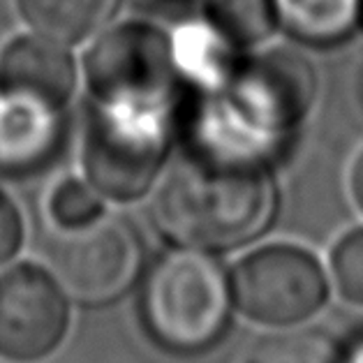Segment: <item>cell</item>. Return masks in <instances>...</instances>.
<instances>
[{"label":"cell","mask_w":363,"mask_h":363,"mask_svg":"<svg viewBox=\"0 0 363 363\" xmlns=\"http://www.w3.org/2000/svg\"><path fill=\"white\" fill-rule=\"evenodd\" d=\"M280 26L315 47H331L361 28V0H276Z\"/></svg>","instance_id":"8fae6325"},{"label":"cell","mask_w":363,"mask_h":363,"mask_svg":"<svg viewBox=\"0 0 363 363\" xmlns=\"http://www.w3.org/2000/svg\"><path fill=\"white\" fill-rule=\"evenodd\" d=\"M361 26H363V0H361Z\"/></svg>","instance_id":"ffe728a7"},{"label":"cell","mask_w":363,"mask_h":363,"mask_svg":"<svg viewBox=\"0 0 363 363\" xmlns=\"http://www.w3.org/2000/svg\"><path fill=\"white\" fill-rule=\"evenodd\" d=\"M16 5L44 38L72 44L100 30L116 12L118 0H16Z\"/></svg>","instance_id":"7c38bea8"},{"label":"cell","mask_w":363,"mask_h":363,"mask_svg":"<svg viewBox=\"0 0 363 363\" xmlns=\"http://www.w3.org/2000/svg\"><path fill=\"white\" fill-rule=\"evenodd\" d=\"M361 91H363V84H361Z\"/></svg>","instance_id":"44dd1931"},{"label":"cell","mask_w":363,"mask_h":363,"mask_svg":"<svg viewBox=\"0 0 363 363\" xmlns=\"http://www.w3.org/2000/svg\"><path fill=\"white\" fill-rule=\"evenodd\" d=\"M229 282L236 313L267 329L310 324L333 294L320 257L296 243L255 247L234 264Z\"/></svg>","instance_id":"277c9868"},{"label":"cell","mask_w":363,"mask_h":363,"mask_svg":"<svg viewBox=\"0 0 363 363\" xmlns=\"http://www.w3.org/2000/svg\"><path fill=\"white\" fill-rule=\"evenodd\" d=\"M347 190H350L352 203L359 208V213L363 216V148L359 150V155L352 160L350 174H347Z\"/></svg>","instance_id":"ac0fdd59"},{"label":"cell","mask_w":363,"mask_h":363,"mask_svg":"<svg viewBox=\"0 0 363 363\" xmlns=\"http://www.w3.org/2000/svg\"><path fill=\"white\" fill-rule=\"evenodd\" d=\"M340 345L338 335L315 324L271 329L255 342L245 363H340Z\"/></svg>","instance_id":"4fadbf2b"},{"label":"cell","mask_w":363,"mask_h":363,"mask_svg":"<svg viewBox=\"0 0 363 363\" xmlns=\"http://www.w3.org/2000/svg\"><path fill=\"white\" fill-rule=\"evenodd\" d=\"M69 296L38 264H14L0 271V359L40 363L49 359L69 331Z\"/></svg>","instance_id":"ba28073f"},{"label":"cell","mask_w":363,"mask_h":363,"mask_svg":"<svg viewBox=\"0 0 363 363\" xmlns=\"http://www.w3.org/2000/svg\"><path fill=\"white\" fill-rule=\"evenodd\" d=\"M51 276L84 306H104L135 285L144 267V247L128 220L100 216L79 229H58L47 245Z\"/></svg>","instance_id":"8992f818"},{"label":"cell","mask_w":363,"mask_h":363,"mask_svg":"<svg viewBox=\"0 0 363 363\" xmlns=\"http://www.w3.org/2000/svg\"><path fill=\"white\" fill-rule=\"evenodd\" d=\"M164 111L97 104L84 139L88 183L113 201H135L160 174L167 146Z\"/></svg>","instance_id":"52a82bcc"},{"label":"cell","mask_w":363,"mask_h":363,"mask_svg":"<svg viewBox=\"0 0 363 363\" xmlns=\"http://www.w3.org/2000/svg\"><path fill=\"white\" fill-rule=\"evenodd\" d=\"M317 77L308 60L291 49H269L238 65L227 86L225 118L234 130L229 148L267 160L294 135L313 109Z\"/></svg>","instance_id":"3957f363"},{"label":"cell","mask_w":363,"mask_h":363,"mask_svg":"<svg viewBox=\"0 0 363 363\" xmlns=\"http://www.w3.org/2000/svg\"><path fill=\"white\" fill-rule=\"evenodd\" d=\"M331 289L345 306L363 310V227L345 232L329 252Z\"/></svg>","instance_id":"9a60e30c"},{"label":"cell","mask_w":363,"mask_h":363,"mask_svg":"<svg viewBox=\"0 0 363 363\" xmlns=\"http://www.w3.org/2000/svg\"><path fill=\"white\" fill-rule=\"evenodd\" d=\"M77 88L74 60L60 42L21 35L0 51V97L63 113Z\"/></svg>","instance_id":"9c48e42d"},{"label":"cell","mask_w":363,"mask_h":363,"mask_svg":"<svg viewBox=\"0 0 363 363\" xmlns=\"http://www.w3.org/2000/svg\"><path fill=\"white\" fill-rule=\"evenodd\" d=\"M104 216L102 194L91 183L67 179L49 197V218L56 229H79Z\"/></svg>","instance_id":"2e32d148"},{"label":"cell","mask_w":363,"mask_h":363,"mask_svg":"<svg viewBox=\"0 0 363 363\" xmlns=\"http://www.w3.org/2000/svg\"><path fill=\"white\" fill-rule=\"evenodd\" d=\"M340 363H363V326L354 329L340 345Z\"/></svg>","instance_id":"d6986e66"},{"label":"cell","mask_w":363,"mask_h":363,"mask_svg":"<svg viewBox=\"0 0 363 363\" xmlns=\"http://www.w3.org/2000/svg\"><path fill=\"white\" fill-rule=\"evenodd\" d=\"M23 216L16 201L0 188V267L12 262V257L21 250L23 243Z\"/></svg>","instance_id":"e0dca14e"},{"label":"cell","mask_w":363,"mask_h":363,"mask_svg":"<svg viewBox=\"0 0 363 363\" xmlns=\"http://www.w3.org/2000/svg\"><path fill=\"white\" fill-rule=\"evenodd\" d=\"M176 47L155 26L130 21L111 28L86 56V79L102 107L167 111L174 91Z\"/></svg>","instance_id":"5b68a950"},{"label":"cell","mask_w":363,"mask_h":363,"mask_svg":"<svg viewBox=\"0 0 363 363\" xmlns=\"http://www.w3.org/2000/svg\"><path fill=\"white\" fill-rule=\"evenodd\" d=\"M232 313V282L213 252L179 245L144 273L139 320L164 352L176 357L208 352L225 338Z\"/></svg>","instance_id":"7a4b0ae2"},{"label":"cell","mask_w":363,"mask_h":363,"mask_svg":"<svg viewBox=\"0 0 363 363\" xmlns=\"http://www.w3.org/2000/svg\"><path fill=\"white\" fill-rule=\"evenodd\" d=\"M208 19L234 49L264 44L280 26L276 0H208Z\"/></svg>","instance_id":"5bb4252c"},{"label":"cell","mask_w":363,"mask_h":363,"mask_svg":"<svg viewBox=\"0 0 363 363\" xmlns=\"http://www.w3.org/2000/svg\"><path fill=\"white\" fill-rule=\"evenodd\" d=\"M276 213L278 190L267 160L229 146L185 155L153 201L155 225L169 241L213 255L250 245Z\"/></svg>","instance_id":"6da1fadb"},{"label":"cell","mask_w":363,"mask_h":363,"mask_svg":"<svg viewBox=\"0 0 363 363\" xmlns=\"http://www.w3.org/2000/svg\"><path fill=\"white\" fill-rule=\"evenodd\" d=\"M63 113L0 97V169L28 172L56 148Z\"/></svg>","instance_id":"30bf717a"}]
</instances>
